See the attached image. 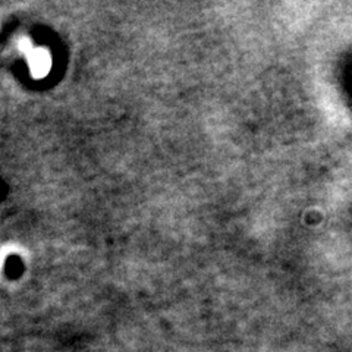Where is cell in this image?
Returning a JSON list of instances; mask_svg holds the SVG:
<instances>
[{
	"label": "cell",
	"instance_id": "obj_1",
	"mask_svg": "<svg viewBox=\"0 0 352 352\" xmlns=\"http://www.w3.org/2000/svg\"><path fill=\"white\" fill-rule=\"evenodd\" d=\"M26 61H28V66L31 71V75L34 78H44L50 72L51 68V56L50 51L43 47H34L33 50L26 54Z\"/></svg>",
	"mask_w": 352,
	"mask_h": 352
},
{
	"label": "cell",
	"instance_id": "obj_2",
	"mask_svg": "<svg viewBox=\"0 0 352 352\" xmlns=\"http://www.w3.org/2000/svg\"><path fill=\"white\" fill-rule=\"evenodd\" d=\"M18 47H19V50L24 51L25 54H28L30 51L34 49V46H33L31 40H30V38H26V37L21 38V40H19V43H18Z\"/></svg>",
	"mask_w": 352,
	"mask_h": 352
}]
</instances>
